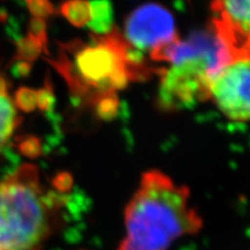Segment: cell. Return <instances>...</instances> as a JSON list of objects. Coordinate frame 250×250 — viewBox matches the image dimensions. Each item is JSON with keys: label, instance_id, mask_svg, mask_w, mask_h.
<instances>
[{"label": "cell", "instance_id": "cell-1", "mask_svg": "<svg viewBox=\"0 0 250 250\" xmlns=\"http://www.w3.org/2000/svg\"><path fill=\"white\" fill-rule=\"evenodd\" d=\"M139 56L112 29L105 35H94L89 42L65 45L54 64L72 93L93 102L105 116L116 110L117 90L152 73Z\"/></svg>", "mask_w": 250, "mask_h": 250}, {"label": "cell", "instance_id": "cell-2", "mask_svg": "<svg viewBox=\"0 0 250 250\" xmlns=\"http://www.w3.org/2000/svg\"><path fill=\"white\" fill-rule=\"evenodd\" d=\"M202 226L189 189L160 170H148L125 208V236L118 250H170Z\"/></svg>", "mask_w": 250, "mask_h": 250}, {"label": "cell", "instance_id": "cell-3", "mask_svg": "<svg viewBox=\"0 0 250 250\" xmlns=\"http://www.w3.org/2000/svg\"><path fill=\"white\" fill-rule=\"evenodd\" d=\"M152 61L167 62L161 70L159 105L167 111L191 108L210 99L215 77L232 64L229 55L212 27L197 30L186 40L179 36L149 54Z\"/></svg>", "mask_w": 250, "mask_h": 250}, {"label": "cell", "instance_id": "cell-4", "mask_svg": "<svg viewBox=\"0 0 250 250\" xmlns=\"http://www.w3.org/2000/svg\"><path fill=\"white\" fill-rule=\"evenodd\" d=\"M58 210L36 166H20L0 180V250H36L55 230Z\"/></svg>", "mask_w": 250, "mask_h": 250}, {"label": "cell", "instance_id": "cell-5", "mask_svg": "<svg viewBox=\"0 0 250 250\" xmlns=\"http://www.w3.org/2000/svg\"><path fill=\"white\" fill-rule=\"evenodd\" d=\"M177 37L173 14L159 4L142 5L125 21L124 41L134 51H149Z\"/></svg>", "mask_w": 250, "mask_h": 250}, {"label": "cell", "instance_id": "cell-6", "mask_svg": "<svg viewBox=\"0 0 250 250\" xmlns=\"http://www.w3.org/2000/svg\"><path fill=\"white\" fill-rule=\"evenodd\" d=\"M212 29L232 62L250 59V0H213Z\"/></svg>", "mask_w": 250, "mask_h": 250}, {"label": "cell", "instance_id": "cell-7", "mask_svg": "<svg viewBox=\"0 0 250 250\" xmlns=\"http://www.w3.org/2000/svg\"><path fill=\"white\" fill-rule=\"evenodd\" d=\"M210 99L229 120L250 121V59L224 67L212 83Z\"/></svg>", "mask_w": 250, "mask_h": 250}, {"label": "cell", "instance_id": "cell-8", "mask_svg": "<svg viewBox=\"0 0 250 250\" xmlns=\"http://www.w3.org/2000/svg\"><path fill=\"white\" fill-rule=\"evenodd\" d=\"M21 122L13 99L9 94V83L0 76V152L11 140Z\"/></svg>", "mask_w": 250, "mask_h": 250}, {"label": "cell", "instance_id": "cell-9", "mask_svg": "<svg viewBox=\"0 0 250 250\" xmlns=\"http://www.w3.org/2000/svg\"><path fill=\"white\" fill-rule=\"evenodd\" d=\"M88 26L95 35H105L112 30V6L110 0H92Z\"/></svg>", "mask_w": 250, "mask_h": 250}, {"label": "cell", "instance_id": "cell-10", "mask_svg": "<svg viewBox=\"0 0 250 250\" xmlns=\"http://www.w3.org/2000/svg\"><path fill=\"white\" fill-rule=\"evenodd\" d=\"M62 14L72 24L83 27L88 24L90 21V5L86 0H67L61 7Z\"/></svg>", "mask_w": 250, "mask_h": 250}, {"label": "cell", "instance_id": "cell-11", "mask_svg": "<svg viewBox=\"0 0 250 250\" xmlns=\"http://www.w3.org/2000/svg\"><path fill=\"white\" fill-rule=\"evenodd\" d=\"M15 107L24 111H31L37 105V93L28 88L18 90L15 99L13 100Z\"/></svg>", "mask_w": 250, "mask_h": 250}, {"label": "cell", "instance_id": "cell-12", "mask_svg": "<svg viewBox=\"0 0 250 250\" xmlns=\"http://www.w3.org/2000/svg\"><path fill=\"white\" fill-rule=\"evenodd\" d=\"M27 4L29 6L30 12L35 15L36 19L45 17L52 11L49 0H27Z\"/></svg>", "mask_w": 250, "mask_h": 250}]
</instances>
